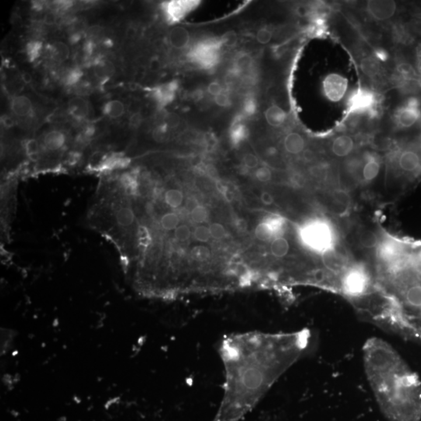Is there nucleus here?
Instances as JSON below:
<instances>
[{
    "label": "nucleus",
    "mask_w": 421,
    "mask_h": 421,
    "mask_svg": "<svg viewBox=\"0 0 421 421\" xmlns=\"http://www.w3.org/2000/svg\"><path fill=\"white\" fill-rule=\"evenodd\" d=\"M290 243L284 236H280L272 239L270 246V251L273 257L283 258L290 251Z\"/></svg>",
    "instance_id": "27"
},
{
    "label": "nucleus",
    "mask_w": 421,
    "mask_h": 421,
    "mask_svg": "<svg viewBox=\"0 0 421 421\" xmlns=\"http://www.w3.org/2000/svg\"><path fill=\"white\" fill-rule=\"evenodd\" d=\"M254 233H255L257 239L260 241H269L271 239L277 237L274 229L265 219L257 225V227L255 228Z\"/></svg>",
    "instance_id": "29"
},
{
    "label": "nucleus",
    "mask_w": 421,
    "mask_h": 421,
    "mask_svg": "<svg viewBox=\"0 0 421 421\" xmlns=\"http://www.w3.org/2000/svg\"><path fill=\"white\" fill-rule=\"evenodd\" d=\"M191 236V229L187 225H180L174 230V237L178 241H187Z\"/></svg>",
    "instance_id": "40"
},
{
    "label": "nucleus",
    "mask_w": 421,
    "mask_h": 421,
    "mask_svg": "<svg viewBox=\"0 0 421 421\" xmlns=\"http://www.w3.org/2000/svg\"><path fill=\"white\" fill-rule=\"evenodd\" d=\"M407 247L392 238L380 239L376 248V257L383 268L391 265L397 260L407 255Z\"/></svg>",
    "instance_id": "7"
},
{
    "label": "nucleus",
    "mask_w": 421,
    "mask_h": 421,
    "mask_svg": "<svg viewBox=\"0 0 421 421\" xmlns=\"http://www.w3.org/2000/svg\"><path fill=\"white\" fill-rule=\"evenodd\" d=\"M52 53L56 60L62 62L68 59L70 51L63 42H56L52 46Z\"/></svg>",
    "instance_id": "34"
},
{
    "label": "nucleus",
    "mask_w": 421,
    "mask_h": 421,
    "mask_svg": "<svg viewBox=\"0 0 421 421\" xmlns=\"http://www.w3.org/2000/svg\"><path fill=\"white\" fill-rule=\"evenodd\" d=\"M243 114L236 115L229 129V138L233 146H238L246 140L248 135V129L243 122Z\"/></svg>",
    "instance_id": "17"
},
{
    "label": "nucleus",
    "mask_w": 421,
    "mask_h": 421,
    "mask_svg": "<svg viewBox=\"0 0 421 421\" xmlns=\"http://www.w3.org/2000/svg\"><path fill=\"white\" fill-rule=\"evenodd\" d=\"M169 42L172 47L177 49H185L191 42L188 31L183 27H177L170 31Z\"/></svg>",
    "instance_id": "19"
},
{
    "label": "nucleus",
    "mask_w": 421,
    "mask_h": 421,
    "mask_svg": "<svg viewBox=\"0 0 421 421\" xmlns=\"http://www.w3.org/2000/svg\"><path fill=\"white\" fill-rule=\"evenodd\" d=\"M306 140L298 132H290L283 140V147L286 152L293 156L303 154L306 150Z\"/></svg>",
    "instance_id": "16"
},
{
    "label": "nucleus",
    "mask_w": 421,
    "mask_h": 421,
    "mask_svg": "<svg viewBox=\"0 0 421 421\" xmlns=\"http://www.w3.org/2000/svg\"><path fill=\"white\" fill-rule=\"evenodd\" d=\"M398 171L407 177H416L421 173V149L406 147L398 152L395 159Z\"/></svg>",
    "instance_id": "10"
},
{
    "label": "nucleus",
    "mask_w": 421,
    "mask_h": 421,
    "mask_svg": "<svg viewBox=\"0 0 421 421\" xmlns=\"http://www.w3.org/2000/svg\"><path fill=\"white\" fill-rule=\"evenodd\" d=\"M194 236L198 241L203 242V243L208 241L210 237H211L209 228L205 226H199L196 227Z\"/></svg>",
    "instance_id": "42"
},
{
    "label": "nucleus",
    "mask_w": 421,
    "mask_h": 421,
    "mask_svg": "<svg viewBox=\"0 0 421 421\" xmlns=\"http://www.w3.org/2000/svg\"><path fill=\"white\" fill-rule=\"evenodd\" d=\"M198 205H198V200L194 197H190V198H187V201H186V208L191 212Z\"/></svg>",
    "instance_id": "55"
},
{
    "label": "nucleus",
    "mask_w": 421,
    "mask_h": 421,
    "mask_svg": "<svg viewBox=\"0 0 421 421\" xmlns=\"http://www.w3.org/2000/svg\"><path fill=\"white\" fill-rule=\"evenodd\" d=\"M381 160L374 153L363 155V163L359 174L358 182L369 185L377 180L381 170Z\"/></svg>",
    "instance_id": "14"
},
{
    "label": "nucleus",
    "mask_w": 421,
    "mask_h": 421,
    "mask_svg": "<svg viewBox=\"0 0 421 421\" xmlns=\"http://www.w3.org/2000/svg\"><path fill=\"white\" fill-rule=\"evenodd\" d=\"M234 226L236 230L239 231L240 233H244L248 228L247 222L243 219H236L234 221Z\"/></svg>",
    "instance_id": "53"
},
{
    "label": "nucleus",
    "mask_w": 421,
    "mask_h": 421,
    "mask_svg": "<svg viewBox=\"0 0 421 421\" xmlns=\"http://www.w3.org/2000/svg\"><path fill=\"white\" fill-rule=\"evenodd\" d=\"M21 78H22V81L27 84H30L32 81V75L30 74H28V73H24L22 76H21Z\"/></svg>",
    "instance_id": "59"
},
{
    "label": "nucleus",
    "mask_w": 421,
    "mask_h": 421,
    "mask_svg": "<svg viewBox=\"0 0 421 421\" xmlns=\"http://www.w3.org/2000/svg\"><path fill=\"white\" fill-rule=\"evenodd\" d=\"M191 216L196 223H202L208 219V211L205 207L198 205L191 212Z\"/></svg>",
    "instance_id": "38"
},
{
    "label": "nucleus",
    "mask_w": 421,
    "mask_h": 421,
    "mask_svg": "<svg viewBox=\"0 0 421 421\" xmlns=\"http://www.w3.org/2000/svg\"><path fill=\"white\" fill-rule=\"evenodd\" d=\"M243 162L246 168L250 169V170L257 168L259 165V160L257 156L251 154V153H247V154L245 155L243 159Z\"/></svg>",
    "instance_id": "47"
},
{
    "label": "nucleus",
    "mask_w": 421,
    "mask_h": 421,
    "mask_svg": "<svg viewBox=\"0 0 421 421\" xmlns=\"http://www.w3.org/2000/svg\"><path fill=\"white\" fill-rule=\"evenodd\" d=\"M25 152L27 155L32 159H35L37 157L39 152V144L37 141L35 139H31V140L27 141L25 143Z\"/></svg>",
    "instance_id": "43"
},
{
    "label": "nucleus",
    "mask_w": 421,
    "mask_h": 421,
    "mask_svg": "<svg viewBox=\"0 0 421 421\" xmlns=\"http://www.w3.org/2000/svg\"><path fill=\"white\" fill-rule=\"evenodd\" d=\"M255 177L260 182H269L272 178V172L266 166H261L256 170Z\"/></svg>",
    "instance_id": "44"
},
{
    "label": "nucleus",
    "mask_w": 421,
    "mask_h": 421,
    "mask_svg": "<svg viewBox=\"0 0 421 421\" xmlns=\"http://www.w3.org/2000/svg\"><path fill=\"white\" fill-rule=\"evenodd\" d=\"M11 110L18 116H26L32 111V102L28 97L19 95L14 97L11 101Z\"/></svg>",
    "instance_id": "24"
},
{
    "label": "nucleus",
    "mask_w": 421,
    "mask_h": 421,
    "mask_svg": "<svg viewBox=\"0 0 421 421\" xmlns=\"http://www.w3.org/2000/svg\"><path fill=\"white\" fill-rule=\"evenodd\" d=\"M357 240L362 248L372 250L379 244L380 237L374 231L367 228H360L357 232Z\"/></svg>",
    "instance_id": "20"
},
{
    "label": "nucleus",
    "mask_w": 421,
    "mask_h": 421,
    "mask_svg": "<svg viewBox=\"0 0 421 421\" xmlns=\"http://www.w3.org/2000/svg\"><path fill=\"white\" fill-rule=\"evenodd\" d=\"M273 37L272 31L267 27L261 28L257 31L256 39L260 44L266 45L271 42Z\"/></svg>",
    "instance_id": "41"
},
{
    "label": "nucleus",
    "mask_w": 421,
    "mask_h": 421,
    "mask_svg": "<svg viewBox=\"0 0 421 421\" xmlns=\"http://www.w3.org/2000/svg\"><path fill=\"white\" fill-rule=\"evenodd\" d=\"M364 10L371 19L378 22H384L395 16L397 5L394 1L369 0L366 2Z\"/></svg>",
    "instance_id": "13"
},
{
    "label": "nucleus",
    "mask_w": 421,
    "mask_h": 421,
    "mask_svg": "<svg viewBox=\"0 0 421 421\" xmlns=\"http://www.w3.org/2000/svg\"><path fill=\"white\" fill-rule=\"evenodd\" d=\"M349 87L346 77L336 73L325 76L322 81V91L325 98L332 102H339L346 96Z\"/></svg>",
    "instance_id": "11"
},
{
    "label": "nucleus",
    "mask_w": 421,
    "mask_h": 421,
    "mask_svg": "<svg viewBox=\"0 0 421 421\" xmlns=\"http://www.w3.org/2000/svg\"><path fill=\"white\" fill-rule=\"evenodd\" d=\"M257 103L253 97H247L243 103V114L244 116H252L257 112Z\"/></svg>",
    "instance_id": "37"
},
{
    "label": "nucleus",
    "mask_w": 421,
    "mask_h": 421,
    "mask_svg": "<svg viewBox=\"0 0 421 421\" xmlns=\"http://www.w3.org/2000/svg\"><path fill=\"white\" fill-rule=\"evenodd\" d=\"M179 89L177 81H172L159 84L152 89V96L159 108H163L172 103L177 96Z\"/></svg>",
    "instance_id": "15"
},
{
    "label": "nucleus",
    "mask_w": 421,
    "mask_h": 421,
    "mask_svg": "<svg viewBox=\"0 0 421 421\" xmlns=\"http://www.w3.org/2000/svg\"><path fill=\"white\" fill-rule=\"evenodd\" d=\"M300 238L308 250L322 257L334 253L338 243L336 229L328 219L315 217L300 228Z\"/></svg>",
    "instance_id": "3"
},
{
    "label": "nucleus",
    "mask_w": 421,
    "mask_h": 421,
    "mask_svg": "<svg viewBox=\"0 0 421 421\" xmlns=\"http://www.w3.org/2000/svg\"><path fill=\"white\" fill-rule=\"evenodd\" d=\"M191 258L197 262H205L211 257V252L206 246H194L191 251Z\"/></svg>",
    "instance_id": "33"
},
{
    "label": "nucleus",
    "mask_w": 421,
    "mask_h": 421,
    "mask_svg": "<svg viewBox=\"0 0 421 421\" xmlns=\"http://www.w3.org/2000/svg\"><path fill=\"white\" fill-rule=\"evenodd\" d=\"M266 121L272 127H280L285 123L287 119V113L279 105H270L264 112Z\"/></svg>",
    "instance_id": "18"
},
{
    "label": "nucleus",
    "mask_w": 421,
    "mask_h": 421,
    "mask_svg": "<svg viewBox=\"0 0 421 421\" xmlns=\"http://www.w3.org/2000/svg\"><path fill=\"white\" fill-rule=\"evenodd\" d=\"M309 329L239 332L218 347L224 369L223 393L212 421H241L309 347Z\"/></svg>",
    "instance_id": "1"
},
{
    "label": "nucleus",
    "mask_w": 421,
    "mask_h": 421,
    "mask_svg": "<svg viewBox=\"0 0 421 421\" xmlns=\"http://www.w3.org/2000/svg\"><path fill=\"white\" fill-rule=\"evenodd\" d=\"M252 65H253V58L250 54L246 53H239L235 57L231 72L234 75H239L243 72L250 70Z\"/></svg>",
    "instance_id": "25"
},
{
    "label": "nucleus",
    "mask_w": 421,
    "mask_h": 421,
    "mask_svg": "<svg viewBox=\"0 0 421 421\" xmlns=\"http://www.w3.org/2000/svg\"><path fill=\"white\" fill-rule=\"evenodd\" d=\"M167 129L168 127L165 124L158 127L154 132L155 140L159 142H165L167 139V135H168Z\"/></svg>",
    "instance_id": "48"
},
{
    "label": "nucleus",
    "mask_w": 421,
    "mask_h": 421,
    "mask_svg": "<svg viewBox=\"0 0 421 421\" xmlns=\"http://www.w3.org/2000/svg\"><path fill=\"white\" fill-rule=\"evenodd\" d=\"M222 45L219 38H210L197 42L189 51V60L204 70H212L219 64Z\"/></svg>",
    "instance_id": "5"
},
{
    "label": "nucleus",
    "mask_w": 421,
    "mask_h": 421,
    "mask_svg": "<svg viewBox=\"0 0 421 421\" xmlns=\"http://www.w3.org/2000/svg\"><path fill=\"white\" fill-rule=\"evenodd\" d=\"M201 3L197 0H171L163 2L161 8L167 22L174 25L197 9Z\"/></svg>",
    "instance_id": "9"
},
{
    "label": "nucleus",
    "mask_w": 421,
    "mask_h": 421,
    "mask_svg": "<svg viewBox=\"0 0 421 421\" xmlns=\"http://www.w3.org/2000/svg\"><path fill=\"white\" fill-rule=\"evenodd\" d=\"M348 112L350 114L360 115L375 113L377 97L374 91L365 88H359L350 93L347 99Z\"/></svg>",
    "instance_id": "6"
},
{
    "label": "nucleus",
    "mask_w": 421,
    "mask_h": 421,
    "mask_svg": "<svg viewBox=\"0 0 421 421\" xmlns=\"http://www.w3.org/2000/svg\"><path fill=\"white\" fill-rule=\"evenodd\" d=\"M360 69L369 78L377 79L382 75V68L374 56H367L360 60Z\"/></svg>",
    "instance_id": "21"
},
{
    "label": "nucleus",
    "mask_w": 421,
    "mask_h": 421,
    "mask_svg": "<svg viewBox=\"0 0 421 421\" xmlns=\"http://www.w3.org/2000/svg\"><path fill=\"white\" fill-rule=\"evenodd\" d=\"M142 120V115L139 112H136V113L133 114L129 119V124L133 127H137L141 124Z\"/></svg>",
    "instance_id": "54"
},
{
    "label": "nucleus",
    "mask_w": 421,
    "mask_h": 421,
    "mask_svg": "<svg viewBox=\"0 0 421 421\" xmlns=\"http://www.w3.org/2000/svg\"><path fill=\"white\" fill-rule=\"evenodd\" d=\"M180 218L175 212H167L162 216L160 225L166 231L175 230L179 226Z\"/></svg>",
    "instance_id": "32"
},
{
    "label": "nucleus",
    "mask_w": 421,
    "mask_h": 421,
    "mask_svg": "<svg viewBox=\"0 0 421 421\" xmlns=\"http://www.w3.org/2000/svg\"><path fill=\"white\" fill-rule=\"evenodd\" d=\"M3 123H4L5 127L11 128L14 126V122L12 118L9 117V116H4V119H3Z\"/></svg>",
    "instance_id": "57"
},
{
    "label": "nucleus",
    "mask_w": 421,
    "mask_h": 421,
    "mask_svg": "<svg viewBox=\"0 0 421 421\" xmlns=\"http://www.w3.org/2000/svg\"><path fill=\"white\" fill-rule=\"evenodd\" d=\"M374 278L361 263L349 264L341 275L339 292L348 299L360 301L372 293Z\"/></svg>",
    "instance_id": "4"
},
{
    "label": "nucleus",
    "mask_w": 421,
    "mask_h": 421,
    "mask_svg": "<svg viewBox=\"0 0 421 421\" xmlns=\"http://www.w3.org/2000/svg\"><path fill=\"white\" fill-rule=\"evenodd\" d=\"M309 171L314 178L324 181L331 173L330 166L326 163H317L311 166Z\"/></svg>",
    "instance_id": "31"
},
{
    "label": "nucleus",
    "mask_w": 421,
    "mask_h": 421,
    "mask_svg": "<svg viewBox=\"0 0 421 421\" xmlns=\"http://www.w3.org/2000/svg\"><path fill=\"white\" fill-rule=\"evenodd\" d=\"M124 105L118 100L108 101L103 106L104 115L112 119L120 117L124 113Z\"/></svg>",
    "instance_id": "30"
},
{
    "label": "nucleus",
    "mask_w": 421,
    "mask_h": 421,
    "mask_svg": "<svg viewBox=\"0 0 421 421\" xmlns=\"http://www.w3.org/2000/svg\"><path fill=\"white\" fill-rule=\"evenodd\" d=\"M44 22L47 25H53L56 22V16L53 14H48L45 17Z\"/></svg>",
    "instance_id": "56"
},
{
    "label": "nucleus",
    "mask_w": 421,
    "mask_h": 421,
    "mask_svg": "<svg viewBox=\"0 0 421 421\" xmlns=\"http://www.w3.org/2000/svg\"><path fill=\"white\" fill-rule=\"evenodd\" d=\"M89 104L82 98H74L69 103V112L77 119H83L89 113Z\"/></svg>",
    "instance_id": "23"
},
{
    "label": "nucleus",
    "mask_w": 421,
    "mask_h": 421,
    "mask_svg": "<svg viewBox=\"0 0 421 421\" xmlns=\"http://www.w3.org/2000/svg\"><path fill=\"white\" fill-rule=\"evenodd\" d=\"M184 201V194L178 189H170L165 193V203L171 208H178L182 205Z\"/></svg>",
    "instance_id": "28"
},
{
    "label": "nucleus",
    "mask_w": 421,
    "mask_h": 421,
    "mask_svg": "<svg viewBox=\"0 0 421 421\" xmlns=\"http://www.w3.org/2000/svg\"><path fill=\"white\" fill-rule=\"evenodd\" d=\"M209 229L211 236L214 239H221L226 236V229L222 226V224L217 223V222L211 224Z\"/></svg>",
    "instance_id": "45"
},
{
    "label": "nucleus",
    "mask_w": 421,
    "mask_h": 421,
    "mask_svg": "<svg viewBox=\"0 0 421 421\" xmlns=\"http://www.w3.org/2000/svg\"><path fill=\"white\" fill-rule=\"evenodd\" d=\"M420 101L415 97L406 99L394 114V122L398 129H409L414 126L421 118Z\"/></svg>",
    "instance_id": "8"
},
{
    "label": "nucleus",
    "mask_w": 421,
    "mask_h": 421,
    "mask_svg": "<svg viewBox=\"0 0 421 421\" xmlns=\"http://www.w3.org/2000/svg\"><path fill=\"white\" fill-rule=\"evenodd\" d=\"M260 201L262 202L263 205L266 206H270L274 204V197L267 191H264L260 194Z\"/></svg>",
    "instance_id": "52"
},
{
    "label": "nucleus",
    "mask_w": 421,
    "mask_h": 421,
    "mask_svg": "<svg viewBox=\"0 0 421 421\" xmlns=\"http://www.w3.org/2000/svg\"><path fill=\"white\" fill-rule=\"evenodd\" d=\"M179 119L178 116L175 114H169L165 119V123L167 127H175L178 125Z\"/></svg>",
    "instance_id": "51"
},
{
    "label": "nucleus",
    "mask_w": 421,
    "mask_h": 421,
    "mask_svg": "<svg viewBox=\"0 0 421 421\" xmlns=\"http://www.w3.org/2000/svg\"><path fill=\"white\" fill-rule=\"evenodd\" d=\"M369 385L380 410L389 421L421 419V385L400 356L381 338H369L363 346Z\"/></svg>",
    "instance_id": "2"
},
{
    "label": "nucleus",
    "mask_w": 421,
    "mask_h": 421,
    "mask_svg": "<svg viewBox=\"0 0 421 421\" xmlns=\"http://www.w3.org/2000/svg\"><path fill=\"white\" fill-rule=\"evenodd\" d=\"M415 70H416V74L421 77V53L418 56L417 59L416 60V65H415Z\"/></svg>",
    "instance_id": "58"
},
{
    "label": "nucleus",
    "mask_w": 421,
    "mask_h": 421,
    "mask_svg": "<svg viewBox=\"0 0 421 421\" xmlns=\"http://www.w3.org/2000/svg\"><path fill=\"white\" fill-rule=\"evenodd\" d=\"M215 101L217 105L221 107H229L231 105L230 97L224 92L215 97Z\"/></svg>",
    "instance_id": "50"
},
{
    "label": "nucleus",
    "mask_w": 421,
    "mask_h": 421,
    "mask_svg": "<svg viewBox=\"0 0 421 421\" xmlns=\"http://www.w3.org/2000/svg\"><path fill=\"white\" fill-rule=\"evenodd\" d=\"M395 69L397 77L402 80V82H410L415 81L417 77L415 67L407 62H398Z\"/></svg>",
    "instance_id": "26"
},
{
    "label": "nucleus",
    "mask_w": 421,
    "mask_h": 421,
    "mask_svg": "<svg viewBox=\"0 0 421 421\" xmlns=\"http://www.w3.org/2000/svg\"><path fill=\"white\" fill-rule=\"evenodd\" d=\"M83 77V72L80 69L74 68L68 72L65 77V84L67 86H73L77 84Z\"/></svg>",
    "instance_id": "39"
},
{
    "label": "nucleus",
    "mask_w": 421,
    "mask_h": 421,
    "mask_svg": "<svg viewBox=\"0 0 421 421\" xmlns=\"http://www.w3.org/2000/svg\"><path fill=\"white\" fill-rule=\"evenodd\" d=\"M66 136L63 132L52 130L48 132L43 138V145L47 150L56 152L60 150L66 144Z\"/></svg>",
    "instance_id": "22"
},
{
    "label": "nucleus",
    "mask_w": 421,
    "mask_h": 421,
    "mask_svg": "<svg viewBox=\"0 0 421 421\" xmlns=\"http://www.w3.org/2000/svg\"><path fill=\"white\" fill-rule=\"evenodd\" d=\"M207 91H208V92L211 95L214 97L218 96V95H219V94L223 92L222 85L219 82H216V81L210 83L208 84V88H207Z\"/></svg>",
    "instance_id": "49"
},
{
    "label": "nucleus",
    "mask_w": 421,
    "mask_h": 421,
    "mask_svg": "<svg viewBox=\"0 0 421 421\" xmlns=\"http://www.w3.org/2000/svg\"><path fill=\"white\" fill-rule=\"evenodd\" d=\"M114 72L112 63L107 61H100L95 66V74L99 78H107L110 77Z\"/></svg>",
    "instance_id": "35"
},
{
    "label": "nucleus",
    "mask_w": 421,
    "mask_h": 421,
    "mask_svg": "<svg viewBox=\"0 0 421 421\" xmlns=\"http://www.w3.org/2000/svg\"><path fill=\"white\" fill-rule=\"evenodd\" d=\"M42 42L39 41H32L27 45L26 51L28 60L31 62L35 61L40 56L42 53Z\"/></svg>",
    "instance_id": "36"
},
{
    "label": "nucleus",
    "mask_w": 421,
    "mask_h": 421,
    "mask_svg": "<svg viewBox=\"0 0 421 421\" xmlns=\"http://www.w3.org/2000/svg\"><path fill=\"white\" fill-rule=\"evenodd\" d=\"M220 39L222 46L226 47H233L237 42V35L236 32L230 31L222 35Z\"/></svg>",
    "instance_id": "46"
},
{
    "label": "nucleus",
    "mask_w": 421,
    "mask_h": 421,
    "mask_svg": "<svg viewBox=\"0 0 421 421\" xmlns=\"http://www.w3.org/2000/svg\"><path fill=\"white\" fill-rule=\"evenodd\" d=\"M357 148V141L354 136L342 133L334 136L328 145L329 155L334 159H346L353 156Z\"/></svg>",
    "instance_id": "12"
}]
</instances>
